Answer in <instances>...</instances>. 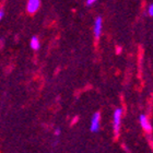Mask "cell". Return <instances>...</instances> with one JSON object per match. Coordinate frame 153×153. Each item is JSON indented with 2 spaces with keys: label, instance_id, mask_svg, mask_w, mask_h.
I'll return each mask as SVG.
<instances>
[{
  "label": "cell",
  "instance_id": "obj_1",
  "mask_svg": "<svg viewBox=\"0 0 153 153\" xmlns=\"http://www.w3.org/2000/svg\"><path fill=\"white\" fill-rule=\"evenodd\" d=\"M121 116H123V111H121V108L115 109L114 114H113V129H114L115 136H118L119 130H120Z\"/></svg>",
  "mask_w": 153,
  "mask_h": 153
},
{
  "label": "cell",
  "instance_id": "obj_2",
  "mask_svg": "<svg viewBox=\"0 0 153 153\" xmlns=\"http://www.w3.org/2000/svg\"><path fill=\"white\" fill-rule=\"evenodd\" d=\"M101 129V114L94 113L91 118V125H90V130L91 132H99Z\"/></svg>",
  "mask_w": 153,
  "mask_h": 153
},
{
  "label": "cell",
  "instance_id": "obj_3",
  "mask_svg": "<svg viewBox=\"0 0 153 153\" xmlns=\"http://www.w3.org/2000/svg\"><path fill=\"white\" fill-rule=\"evenodd\" d=\"M102 27H103V20L101 16H97L94 21V27H93V32H94V36L96 38H99L102 33Z\"/></svg>",
  "mask_w": 153,
  "mask_h": 153
},
{
  "label": "cell",
  "instance_id": "obj_4",
  "mask_svg": "<svg viewBox=\"0 0 153 153\" xmlns=\"http://www.w3.org/2000/svg\"><path fill=\"white\" fill-rule=\"evenodd\" d=\"M41 6V0H27V12L29 13H35Z\"/></svg>",
  "mask_w": 153,
  "mask_h": 153
},
{
  "label": "cell",
  "instance_id": "obj_5",
  "mask_svg": "<svg viewBox=\"0 0 153 153\" xmlns=\"http://www.w3.org/2000/svg\"><path fill=\"white\" fill-rule=\"evenodd\" d=\"M139 121H140V125L142 126L144 130L148 131V132H150L152 130V126H151V123L149 120V118L146 116V115H141L140 117H139Z\"/></svg>",
  "mask_w": 153,
  "mask_h": 153
},
{
  "label": "cell",
  "instance_id": "obj_6",
  "mask_svg": "<svg viewBox=\"0 0 153 153\" xmlns=\"http://www.w3.org/2000/svg\"><path fill=\"white\" fill-rule=\"evenodd\" d=\"M30 45H31V48H32V49L37 51L38 48H39V46H41V44H39V39H38L36 36H33V37L31 38V43H30Z\"/></svg>",
  "mask_w": 153,
  "mask_h": 153
},
{
  "label": "cell",
  "instance_id": "obj_7",
  "mask_svg": "<svg viewBox=\"0 0 153 153\" xmlns=\"http://www.w3.org/2000/svg\"><path fill=\"white\" fill-rule=\"evenodd\" d=\"M148 13H149L151 16H153V3L152 4H150L149 8H148Z\"/></svg>",
  "mask_w": 153,
  "mask_h": 153
},
{
  "label": "cell",
  "instance_id": "obj_8",
  "mask_svg": "<svg viewBox=\"0 0 153 153\" xmlns=\"http://www.w3.org/2000/svg\"><path fill=\"white\" fill-rule=\"evenodd\" d=\"M95 1L96 0H86V4H88V6H91V4H93Z\"/></svg>",
  "mask_w": 153,
  "mask_h": 153
},
{
  "label": "cell",
  "instance_id": "obj_9",
  "mask_svg": "<svg viewBox=\"0 0 153 153\" xmlns=\"http://www.w3.org/2000/svg\"><path fill=\"white\" fill-rule=\"evenodd\" d=\"M60 134V129H56L55 130V136H59Z\"/></svg>",
  "mask_w": 153,
  "mask_h": 153
},
{
  "label": "cell",
  "instance_id": "obj_10",
  "mask_svg": "<svg viewBox=\"0 0 153 153\" xmlns=\"http://www.w3.org/2000/svg\"><path fill=\"white\" fill-rule=\"evenodd\" d=\"M2 16H3V11H0V20L2 19Z\"/></svg>",
  "mask_w": 153,
  "mask_h": 153
}]
</instances>
